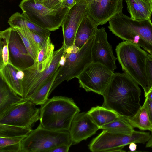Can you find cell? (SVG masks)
I'll use <instances>...</instances> for the list:
<instances>
[{
    "label": "cell",
    "instance_id": "19",
    "mask_svg": "<svg viewBox=\"0 0 152 152\" xmlns=\"http://www.w3.org/2000/svg\"><path fill=\"white\" fill-rule=\"evenodd\" d=\"M122 116L134 128L152 132V123L147 111L145 100L142 105L134 115L128 116Z\"/></svg>",
    "mask_w": 152,
    "mask_h": 152
},
{
    "label": "cell",
    "instance_id": "37",
    "mask_svg": "<svg viewBox=\"0 0 152 152\" xmlns=\"http://www.w3.org/2000/svg\"><path fill=\"white\" fill-rule=\"evenodd\" d=\"M80 0H63L62 6L69 9L75 5Z\"/></svg>",
    "mask_w": 152,
    "mask_h": 152
},
{
    "label": "cell",
    "instance_id": "40",
    "mask_svg": "<svg viewBox=\"0 0 152 152\" xmlns=\"http://www.w3.org/2000/svg\"><path fill=\"white\" fill-rule=\"evenodd\" d=\"M129 149L131 151H135L137 148L136 143L134 142H132L129 144Z\"/></svg>",
    "mask_w": 152,
    "mask_h": 152
},
{
    "label": "cell",
    "instance_id": "21",
    "mask_svg": "<svg viewBox=\"0 0 152 152\" xmlns=\"http://www.w3.org/2000/svg\"><path fill=\"white\" fill-rule=\"evenodd\" d=\"M87 113L99 129L101 126L114 121L119 116L114 111L102 106L93 107Z\"/></svg>",
    "mask_w": 152,
    "mask_h": 152
},
{
    "label": "cell",
    "instance_id": "43",
    "mask_svg": "<svg viewBox=\"0 0 152 152\" xmlns=\"http://www.w3.org/2000/svg\"><path fill=\"white\" fill-rule=\"evenodd\" d=\"M83 0L86 2L87 3H88L91 1H92L95 0Z\"/></svg>",
    "mask_w": 152,
    "mask_h": 152
},
{
    "label": "cell",
    "instance_id": "25",
    "mask_svg": "<svg viewBox=\"0 0 152 152\" xmlns=\"http://www.w3.org/2000/svg\"><path fill=\"white\" fill-rule=\"evenodd\" d=\"M12 27L0 32V69L10 63L9 42Z\"/></svg>",
    "mask_w": 152,
    "mask_h": 152
},
{
    "label": "cell",
    "instance_id": "10",
    "mask_svg": "<svg viewBox=\"0 0 152 152\" xmlns=\"http://www.w3.org/2000/svg\"><path fill=\"white\" fill-rule=\"evenodd\" d=\"M29 99H23L0 114V124L32 130L40 119V108Z\"/></svg>",
    "mask_w": 152,
    "mask_h": 152
},
{
    "label": "cell",
    "instance_id": "13",
    "mask_svg": "<svg viewBox=\"0 0 152 152\" xmlns=\"http://www.w3.org/2000/svg\"><path fill=\"white\" fill-rule=\"evenodd\" d=\"M92 62L99 63L113 72L116 68L117 59L113 53L111 45L108 42L105 28L97 29L91 49Z\"/></svg>",
    "mask_w": 152,
    "mask_h": 152
},
{
    "label": "cell",
    "instance_id": "29",
    "mask_svg": "<svg viewBox=\"0 0 152 152\" xmlns=\"http://www.w3.org/2000/svg\"><path fill=\"white\" fill-rule=\"evenodd\" d=\"M131 18L139 20H148L135 0H125Z\"/></svg>",
    "mask_w": 152,
    "mask_h": 152
},
{
    "label": "cell",
    "instance_id": "20",
    "mask_svg": "<svg viewBox=\"0 0 152 152\" xmlns=\"http://www.w3.org/2000/svg\"><path fill=\"white\" fill-rule=\"evenodd\" d=\"M19 69L9 63L0 69V77L8 86L21 97L23 95L22 81L17 76V73Z\"/></svg>",
    "mask_w": 152,
    "mask_h": 152
},
{
    "label": "cell",
    "instance_id": "45",
    "mask_svg": "<svg viewBox=\"0 0 152 152\" xmlns=\"http://www.w3.org/2000/svg\"></svg>",
    "mask_w": 152,
    "mask_h": 152
},
{
    "label": "cell",
    "instance_id": "22",
    "mask_svg": "<svg viewBox=\"0 0 152 152\" xmlns=\"http://www.w3.org/2000/svg\"><path fill=\"white\" fill-rule=\"evenodd\" d=\"M1 79L0 83V114L23 99Z\"/></svg>",
    "mask_w": 152,
    "mask_h": 152
},
{
    "label": "cell",
    "instance_id": "34",
    "mask_svg": "<svg viewBox=\"0 0 152 152\" xmlns=\"http://www.w3.org/2000/svg\"><path fill=\"white\" fill-rule=\"evenodd\" d=\"M146 69L150 88L152 86V55L149 54L147 58Z\"/></svg>",
    "mask_w": 152,
    "mask_h": 152
},
{
    "label": "cell",
    "instance_id": "35",
    "mask_svg": "<svg viewBox=\"0 0 152 152\" xmlns=\"http://www.w3.org/2000/svg\"><path fill=\"white\" fill-rule=\"evenodd\" d=\"M21 143L0 147V152H21Z\"/></svg>",
    "mask_w": 152,
    "mask_h": 152
},
{
    "label": "cell",
    "instance_id": "11",
    "mask_svg": "<svg viewBox=\"0 0 152 152\" xmlns=\"http://www.w3.org/2000/svg\"><path fill=\"white\" fill-rule=\"evenodd\" d=\"M114 73L104 65L92 62L77 78L80 88L102 96Z\"/></svg>",
    "mask_w": 152,
    "mask_h": 152
},
{
    "label": "cell",
    "instance_id": "5",
    "mask_svg": "<svg viewBox=\"0 0 152 152\" xmlns=\"http://www.w3.org/2000/svg\"><path fill=\"white\" fill-rule=\"evenodd\" d=\"M65 49L64 45L54 51L53 58L38 63L22 69L24 73L22 80L23 95L24 99H29L46 82L49 77L60 67V61Z\"/></svg>",
    "mask_w": 152,
    "mask_h": 152
},
{
    "label": "cell",
    "instance_id": "36",
    "mask_svg": "<svg viewBox=\"0 0 152 152\" xmlns=\"http://www.w3.org/2000/svg\"><path fill=\"white\" fill-rule=\"evenodd\" d=\"M71 145L62 144L58 145L49 150L48 152H67Z\"/></svg>",
    "mask_w": 152,
    "mask_h": 152
},
{
    "label": "cell",
    "instance_id": "38",
    "mask_svg": "<svg viewBox=\"0 0 152 152\" xmlns=\"http://www.w3.org/2000/svg\"><path fill=\"white\" fill-rule=\"evenodd\" d=\"M145 98L147 111L150 120L152 123V101L147 97Z\"/></svg>",
    "mask_w": 152,
    "mask_h": 152
},
{
    "label": "cell",
    "instance_id": "30",
    "mask_svg": "<svg viewBox=\"0 0 152 152\" xmlns=\"http://www.w3.org/2000/svg\"><path fill=\"white\" fill-rule=\"evenodd\" d=\"M148 20L152 15V0H135Z\"/></svg>",
    "mask_w": 152,
    "mask_h": 152
},
{
    "label": "cell",
    "instance_id": "12",
    "mask_svg": "<svg viewBox=\"0 0 152 152\" xmlns=\"http://www.w3.org/2000/svg\"><path fill=\"white\" fill-rule=\"evenodd\" d=\"M88 3L82 0L70 9L61 25L65 50L72 47L77 29L87 13Z\"/></svg>",
    "mask_w": 152,
    "mask_h": 152
},
{
    "label": "cell",
    "instance_id": "42",
    "mask_svg": "<svg viewBox=\"0 0 152 152\" xmlns=\"http://www.w3.org/2000/svg\"><path fill=\"white\" fill-rule=\"evenodd\" d=\"M145 97H147L152 101V86Z\"/></svg>",
    "mask_w": 152,
    "mask_h": 152
},
{
    "label": "cell",
    "instance_id": "15",
    "mask_svg": "<svg viewBox=\"0 0 152 152\" xmlns=\"http://www.w3.org/2000/svg\"><path fill=\"white\" fill-rule=\"evenodd\" d=\"M10 63L20 69L28 68L35 61L31 56L20 35L12 27L9 42Z\"/></svg>",
    "mask_w": 152,
    "mask_h": 152
},
{
    "label": "cell",
    "instance_id": "33",
    "mask_svg": "<svg viewBox=\"0 0 152 152\" xmlns=\"http://www.w3.org/2000/svg\"><path fill=\"white\" fill-rule=\"evenodd\" d=\"M63 0H42L40 2L46 7L52 9H56L62 6Z\"/></svg>",
    "mask_w": 152,
    "mask_h": 152
},
{
    "label": "cell",
    "instance_id": "8",
    "mask_svg": "<svg viewBox=\"0 0 152 152\" xmlns=\"http://www.w3.org/2000/svg\"><path fill=\"white\" fill-rule=\"evenodd\" d=\"M19 6L26 18L50 32L61 26L69 10L62 6L56 9H50L34 0H22Z\"/></svg>",
    "mask_w": 152,
    "mask_h": 152
},
{
    "label": "cell",
    "instance_id": "28",
    "mask_svg": "<svg viewBox=\"0 0 152 152\" xmlns=\"http://www.w3.org/2000/svg\"><path fill=\"white\" fill-rule=\"evenodd\" d=\"M55 46L51 42L50 36L47 37L38 53L37 62L40 63L52 59L53 57Z\"/></svg>",
    "mask_w": 152,
    "mask_h": 152
},
{
    "label": "cell",
    "instance_id": "3",
    "mask_svg": "<svg viewBox=\"0 0 152 152\" xmlns=\"http://www.w3.org/2000/svg\"><path fill=\"white\" fill-rule=\"evenodd\" d=\"M40 111V123L43 127L69 131L73 118L80 110L72 99L56 96L48 98L41 105Z\"/></svg>",
    "mask_w": 152,
    "mask_h": 152
},
{
    "label": "cell",
    "instance_id": "27",
    "mask_svg": "<svg viewBox=\"0 0 152 152\" xmlns=\"http://www.w3.org/2000/svg\"><path fill=\"white\" fill-rule=\"evenodd\" d=\"M14 28L20 37L28 52L35 62H37L39 51L31 38L24 29Z\"/></svg>",
    "mask_w": 152,
    "mask_h": 152
},
{
    "label": "cell",
    "instance_id": "24",
    "mask_svg": "<svg viewBox=\"0 0 152 152\" xmlns=\"http://www.w3.org/2000/svg\"><path fill=\"white\" fill-rule=\"evenodd\" d=\"M59 68L49 77L44 85L29 99L36 105H41L43 104L48 99L50 91L58 73Z\"/></svg>",
    "mask_w": 152,
    "mask_h": 152
},
{
    "label": "cell",
    "instance_id": "18",
    "mask_svg": "<svg viewBox=\"0 0 152 152\" xmlns=\"http://www.w3.org/2000/svg\"><path fill=\"white\" fill-rule=\"evenodd\" d=\"M8 23L14 28L27 29L42 36H49L51 34L50 31L39 26L18 12L13 14L9 18Z\"/></svg>",
    "mask_w": 152,
    "mask_h": 152
},
{
    "label": "cell",
    "instance_id": "1",
    "mask_svg": "<svg viewBox=\"0 0 152 152\" xmlns=\"http://www.w3.org/2000/svg\"><path fill=\"white\" fill-rule=\"evenodd\" d=\"M139 85L125 73H114L102 96V106L120 115L131 116L141 106Z\"/></svg>",
    "mask_w": 152,
    "mask_h": 152
},
{
    "label": "cell",
    "instance_id": "31",
    "mask_svg": "<svg viewBox=\"0 0 152 152\" xmlns=\"http://www.w3.org/2000/svg\"><path fill=\"white\" fill-rule=\"evenodd\" d=\"M24 29L31 38L37 48L39 51L47 36H42L28 29Z\"/></svg>",
    "mask_w": 152,
    "mask_h": 152
},
{
    "label": "cell",
    "instance_id": "23",
    "mask_svg": "<svg viewBox=\"0 0 152 152\" xmlns=\"http://www.w3.org/2000/svg\"><path fill=\"white\" fill-rule=\"evenodd\" d=\"M100 129L106 130L112 132L124 134H131L134 131V128L123 117L120 115L114 121L100 127Z\"/></svg>",
    "mask_w": 152,
    "mask_h": 152
},
{
    "label": "cell",
    "instance_id": "9",
    "mask_svg": "<svg viewBox=\"0 0 152 152\" xmlns=\"http://www.w3.org/2000/svg\"><path fill=\"white\" fill-rule=\"evenodd\" d=\"M150 136L149 132L135 130L132 134H124L116 133L103 129L88 145L93 152H124L123 149L132 142L145 144Z\"/></svg>",
    "mask_w": 152,
    "mask_h": 152
},
{
    "label": "cell",
    "instance_id": "44",
    "mask_svg": "<svg viewBox=\"0 0 152 152\" xmlns=\"http://www.w3.org/2000/svg\"><path fill=\"white\" fill-rule=\"evenodd\" d=\"M35 1L37 2H38L40 3L42 0H34Z\"/></svg>",
    "mask_w": 152,
    "mask_h": 152
},
{
    "label": "cell",
    "instance_id": "26",
    "mask_svg": "<svg viewBox=\"0 0 152 152\" xmlns=\"http://www.w3.org/2000/svg\"><path fill=\"white\" fill-rule=\"evenodd\" d=\"M32 130L17 126L0 124V137L27 136Z\"/></svg>",
    "mask_w": 152,
    "mask_h": 152
},
{
    "label": "cell",
    "instance_id": "14",
    "mask_svg": "<svg viewBox=\"0 0 152 152\" xmlns=\"http://www.w3.org/2000/svg\"><path fill=\"white\" fill-rule=\"evenodd\" d=\"M123 0H95L88 3V15L97 24L106 23L122 12Z\"/></svg>",
    "mask_w": 152,
    "mask_h": 152
},
{
    "label": "cell",
    "instance_id": "17",
    "mask_svg": "<svg viewBox=\"0 0 152 152\" xmlns=\"http://www.w3.org/2000/svg\"><path fill=\"white\" fill-rule=\"evenodd\" d=\"M98 26L87 15L77 29L74 45L71 48L73 50L76 51L82 48L90 38L95 34Z\"/></svg>",
    "mask_w": 152,
    "mask_h": 152
},
{
    "label": "cell",
    "instance_id": "32",
    "mask_svg": "<svg viewBox=\"0 0 152 152\" xmlns=\"http://www.w3.org/2000/svg\"><path fill=\"white\" fill-rule=\"evenodd\" d=\"M27 136L0 137V147L14 145L21 143L22 141Z\"/></svg>",
    "mask_w": 152,
    "mask_h": 152
},
{
    "label": "cell",
    "instance_id": "16",
    "mask_svg": "<svg viewBox=\"0 0 152 152\" xmlns=\"http://www.w3.org/2000/svg\"><path fill=\"white\" fill-rule=\"evenodd\" d=\"M99 129L87 112L79 113L73 118L69 130L72 144L86 140Z\"/></svg>",
    "mask_w": 152,
    "mask_h": 152
},
{
    "label": "cell",
    "instance_id": "2",
    "mask_svg": "<svg viewBox=\"0 0 152 152\" xmlns=\"http://www.w3.org/2000/svg\"><path fill=\"white\" fill-rule=\"evenodd\" d=\"M110 30L122 40L140 47L152 55V22L151 19L132 18L120 12L109 21Z\"/></svg>",
    "mask_w": 152,
    "mask_h": 152
},
{
    "label": "cell",
    "instance_id": "4",
    "mask_svg": "<svg viewBox=\"0 0 152 152\" xmlns=\"http://www.w3.org/2000/svg\"><path fill=\"white\" fill-rule=\"evenodd\" d=\"M115 50L123 70L142 87L145 96L150 89L146 69L149 53L138 45L126 41L119 43Z\"/></svg>",
    "mask_w": 152,
    "mask_h": 152
},
{
    "label": "cell",
    "instance_id": "41",
    "mask_svg": "<svg viewBox=\"0 0 152 152\" xmlns=\"http://www.w3.org/2000/svg\"><path fill=\"white\" fill-rule=\"evenodd\" d=\"M146 148H152V132L150 133V136L149 139L146 143Z\"/></svg>",
    "mask_w": 152,
    "mask_h": 152
},
{
    "label": "cell",
    "instance_id": "39",
    "mask_svg": "<svg viewBox=\"0 0 152 152\" xmlns=\"http://www.w3.org/2000/svg\"><path fill=\"white\" fill-rule=\"evenodd\" d=\"M24 73L23 70L19 69L18 70L17 73V78L21 80H22L24 78Z\"/></svg>",
    "mask_w": 152,
    "mask_h": 152
},
{
    "label": "cell",
    "instance_id": "7",
    "mask_svg": "<svg viewBox=\"0 0 152 152\" xmlns=\"http://www.w3.org/2000/svg\"><path fill=\"white\" fill-rule=\"evenodd\" d=\"M62 144L72 145L69 131L47 129L40 123L21 142V152H48Z\"/></svg>",
    "mask_w": 152,
    "mask_h": 152
},
{
    "label": "cell",
    "instance_id": "6",
    "mask_svg": "<svg viewBox=\"0 0 152 152\" xmlns=\"http://www.w3.org/2000/svg\"><path fill=\"white\" fill-rule=\"evenodd\" d=\"M95 35L91 36L83 46L78 50L75 51L72 48L65 50L63 64L59 67L49 96L63 81H68L73 78H77L87 66L92 62L91 49Z\"/></svg>",
    "mask_w": 152,
    "mask_h": 152
}]
</instances>
